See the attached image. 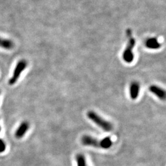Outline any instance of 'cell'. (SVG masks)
<instances>
[{"mask_svg":"<svg viewBox=\"0 0 166 166\" xmlns=\"http://www.w3.org/2000/svg\"><path fill=\"white\" fill-rule=\"evenodd\" d=\"M81 143L85 146L101 148L103 149H108L113 145L112 140L110 137H105L99 140L89 135H84L81 138Z\"/></svg>","mask_w":166,"mask_h":166,"instance_id":"6da1fadb","label":"cell"},{"mask_svg":"<svg viewBox=\"0 0 166 166\" xmlns=\"http://www.w3.org/2000/svg\"><path fill=\"white\" fill-rule=\"evenodd\" d=\"M126 34L129 37V41L126 48L124 52H123L122 58L126 63L131 64L132 62L134 59L133 49L135 45V40L132 36V32L131 30L128 29L126 31Z\"/></svg>","mask_w":166,"mask_h":166,"instance_id":"7a4b0ae2","label":"cell"},{"mask_svg":"<svg viewBox=\"0 0 166 166\" xmlns=\"http://www.w3.org/2000/svg\"><path fill=\"white\" fill-rule=\"evenodd\" d=\"M87 116L90 120L94 122L98 127L103 129L105 131L109 132L113 129V125L109 122L104 119L102 117L97 114L96 113L92 112V111L89 112L87 113Z\"/></svg>","mask_w":166,"mask_h":166,"instance_id":"3957f363","label":"cell"},{"mask_svg":"<svg viewBox=\"0 0 166 166\" xmlns=\"http://www.w3.org/2000/svg\"><path fill=\"white\" fill-rule=\"evenodd\" d=\"M27 66V61L25 60H21L17 63L13 72V75L9 81V85H14L16 83L22 71L26 69Z\"/></svg>","mask_w":166,"mask_h":166,"instance_id":"277c9868","label":"cell"},{"mask_svg":"<svg viewBox=\"0 0 166 166\" xmlns=\"http://www.w3.org/2000/svg\"><path fill=\"white\" fill-rule=\"evenodd\" d=\"M29 127H30L29 123L27 122V121H24L22 123H21V124L18 127L15 133L16 137L17 138H22L25 135V134L28 131Z\"/></svg>","mask_w":166,"mask_h":166,"instance_id":"5b68a950","label":"cell"},{"mask_svg":"<svg viewBox=\"0 0 166 166\" xmlns=\"http://www.w3.org/2000/svg\"><path fill=\"white\" fill-rule=\"evenodd\" d=\"M140 92V84L137 82H133L131 84L129 88L130 97L132 100L137 99L138 97Z\"/></svg>","mask_w":166,"mask_h":166,"instance_id":"8992f818","label":"cell"},{"mask_svg":"<svg viewBox=\"0 0 166 166\" xmlns=\"http://www.w3.org/2000/svg\"><path fill=\"white\" fill-rule=\"evenodd\" d=\"M149 89L151 92H152L153 94L156 95L158 98H160V99H161V100L165 99V92L164 90H163L161 88H159L158 87V86L155 85H153L150 86Z\"/></svg>","mask_w":166,"mask_h":166,"instance_id":"52a82bcc","label":"cell"},{"mask_svg":"<svg viewBox=\"0 0 166 166\" xmlns=\"http://www.w3.org/2000/svg\"><path fill=\"white\" fill-rule=\"evenodd\" d=\"M145 46L146 47L151 49H157L161 47V44H160L158 40L155 38L148 39L146 41Z\"/></svg>","mask_w":166,"mask_h":166,"instance_id":"ba28073f","label":"cell"},{"mask_svg":"<svg viewBox=\"0 0 166 166\" xmlns=\"http://www.w3.org/2000/svg\"><path fill=\"white\" fill-rule=\"evenodd\" d=\"M14 46V45L12 41L8 39L2 38L0 37V47L10 50V49L13 48Z\"/></svg>","mask_w":166,"mask_h":166,"instance_id":"9c48e42d","label":"cell"},{"mask_svg":"<svg viewBox=\"0 0 166 166\" xmlns=\"http://www.w3.org/2000/svg\"><path fill=\"white\" fill-rule=\"evenodd\" d=\"M76 160L78 166H87L85 158L83 155L78 154V155H76Z\"/></svg>","mask_w":166,"mask_h":166,"instance_id":"30bf717a","label":"cell"},{"mask_svg":"<svg viewBox=\"0 0 166 166\" xmlns=\"http://www.w3.org/2000/svg\"><path fill=\"white\" fill-rule=\"evenodd\" d=\"M0 131H1V127H0ZM6 143L4 141L0 138V153H3L6 150Z\"/></svg>","mask_w":166,"mask_h":166,"instance_id":"8fae6325","label":"cell"}]
</instances>
